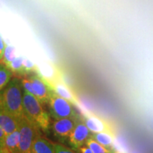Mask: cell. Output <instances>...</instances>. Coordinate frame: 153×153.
Masks as SVG:
<instances>
[{"label": "cell", "mask_w": 153, "mask_h": 153, "mask_svg": "<svg viewBox=\"0 0 153 153\" xmlns=\"http://www.w3.org/2000/svg\"><path fill=\"white\" fill-rule=\"evenodd\" d=\"M4 149V148H3V147L0 146V153H2L3 152Z\"/></svg>", "instance_id": "24"}, {"label": "cell", "mask_w": 153, "mask_h": 153, "mask_svg": "<svg viewBox=\"0 0 153 153\" xmlns=\"http://www.w3.org/2000/svg\"><path fill=\"white\" fill-rule=\"evenodd\" d=\"M85 145L91 149V150L92 151L93 153H114L115 152V150H113V149L107 148L106 147L103 146L100 143L96 141L91 137V135L86 141Z\"/></svg>", "instance_id": "14"}, {"label": "cell", "mask_w": 153, "mask_h": 153, "mask_svg": "<svg viewBox=\"0 0 153 153\" xmlns=\"http://www.w3.org/2000/svg\"><path fill=\"white\" fill-rule=\"evenodd\" d=\"M30 153H55L53 143L39 135L34 140Z\"/></svg>", "instance_id": "10"}, {"label": "cell", "mask_w": 153, "mask_h": 153, "mask_svg": "<svg viewBox=\"0 0 153 153\" xmlns=\"http://www.w3.org/2000/svg\"><path fill=\"white\" fill-rule=\"evenodd\" d=\"M91 137L103 146L107 148L112 149L115 137L114 135L106 133H96L91 134Z\"/></svg>", "instance_id": "12"}, {"label": "cell", "mask_w": 153, "mask_h": 153, "mask_svg": "<svg viewBox=\"0 0 153 153\" xmlns=\"http://www.w3.org/2000/svg\"><path fill=\"white\" fill-rule=\"evenodd\" d=\"M21 82H22V85L23 87V89H24V91H27V92L31 94L34 96V91H33V89L32 87L31 83H30L29 79L28 77H25V78H22L21 79Z\"/></svg>", "instance_id": "19"}, {"label": "cell", "mask_w": 153, "mask_h": 153, "mask_svg": "<svg viewBox=\"0 0 153 153\" xmlns=\"http://www.w3.org/2000/svg\"><path fill=\"white\" fill-rule=\"evenodd\" d=\"M2 153H11L10 152H9V151L7 150V148H4V150H3V152Z\"/></svg>", "instance_id": "23"}, {"label": "cell", "mask_w": 153, "mask_h": 153, "mask_svg": "<svg viewBox=\"0 0 153 153\" xmlns=\"http://www.w3.org/2000/svg\"><path fill=\"white\" fill-rule=\"evenodd\" d=\"M32 87L33 89L34 96L42 104H48L54 92V88L47 80L37 74H32L28 76Z\"/></svg>", "instance_id": "5"}, {"label": "cell", "mask_w": 153, "mask_h": 153, "mask_svg": "<svg viewBox=\"0 0 153 153\" xmlns=\"http://www.w3.org/2000/svg\"><path fill=\"white\" fill-rule=\"evenodd\" d=\"M13 72L3 63L0 62V91L11 81L13 76Z\"/></svg>", "instance_id": "13"}, {"label": "cell", "mask_w": 153, "mask_h": 153, "mask_svg": "<svg viewBox=\"0 0 153 153\" xmlns=\"http://www.w3.org/2000/svg\"><path fill=\"white\" fill-rule=\"evenodd\" d=\"M19 121L10 114L0 110V128L6 135L12 133L19 128Z\"/></svg>", "instance_id": "9"}, {"label": "cell", "mask_w": 153, "mask_h": 153, "mask_svg": "<svg viewBox=\"0 0 153 153\" xmlns=\"http://www.w3.org/2000/svg\"></svg>", "instance_id": "27"}, {"label": "cell", "mask_w": 153, "mask_h": 153, "mask_svg": "<svg viewBox=\"0 0 153 153\" xmlns=\"http://www.w3.org/2000/svg\"><path fill=\"white\" fill-rule=\"evenodd\" d=\"M114 153H123V152H116V151H115Z\"/></svg>", "instance_id": "25"}, {"label": "cell", "mask_w": 153, "mask_h": 153, "mask_svg": "<svg viewBox=\"0 0 153 153\" xmlns=\"http://www.w3.org/2000/svg\"><path fill=\"white\" fill-rule=\"evenodd\" d=\"M84 121L92 133H106L115 136V131L109 123L95 116H87Z\"/></svg>", "instance_id": "8"}, {"label": "cell", "mask_w": 153, "mask_h": 153, "mask_svg": "<svg viewBox=\"0 0 153 153\" xmlns=\"http://www.w3.org/2000/svg\"><path fill=\"white\" fill-rule=\"evenodd\" d=\"M50 116L55 120L66 118H79L73 104L53 92L48 103Z\"/></svg>", "instance_id": "3"}, {"label": "cell", "mask_w": 153, "mask_h": 153, "mask_svg": "<svg viewBox=\"0 0 153 153\" xmlns=\"http://www.w3.org/2000/svg\"><path fill=\"white\" fill-rule=\"evenodd\" d=\"M91 134L92 133L86 126L84 120L80 118L68 137V144L72 150L76 151L85 145L86 141L91 137Z\"/></svg>", "instance_id": "6"}, {"label": "cell", "mask_w": 153, "mask_h": 153, "mask_svg": "<svg viewBox=\"0 0 153 153\" xmlns=\"http://www.w3.org/2000/svg\"><path fill=\"white\" fill-rule=\"evenodd\" d=\"M19 141H20V133H19V129L18 128L12 133L6 135L5 148L11 153H20Z\"/></svg>", "instance_id": "11"}, {"label": "cell", "mask_w": 153, "mask_h": 153, "mask_svg": "<svg viewBox=\"0 0 153 153\" xmlns=\"http://www.w3.org/2000/svg\"><path fill=\"white\" fill-rule=\"evenodd\" d=\"M6 66L10 69L13 73L16 72V73L23 74L28 72V68L26 64H24L22 59L19 57H15L14 60Z\"/></svg>", "instance_id": "16"}, {"label": "cell", "mask_w": 153, "mask_h": 153, "mask_svg": "<svg viewBox=\"0 0 153 153\" xmlns=\"http://www.w3.org/2000/svg\"><path fill=\"white\" fill-rule=\"evenodd\" d=\"M53 88H54L55 92L57 95L65 99L66 100L70 101L72 104H76V101L75 97L72 95L71 91L69 90L65 86L63 85H56L53 87Z\"/></svg>", "instance_id": "15"}, {"label": "cell", "mask_w": 153, "mask_h": 153, "mask_svg": "<svg viewBox=\"0 0 153 153\" xmlns=\"http://www.w3.org/2000/svg\"><path fill=\"white\" fill-rule=\"evenodd\" d=\"M23 107L24 116L40 131L48 134L51 128L50 115L43 108L42 104L35 96L24 90Z\"/></svg>", "instance_id": "2"}, {"label": "cell", "mask_w": 153, "mask_h": 153, "mask_svg": "<svg viewBox=\"0 0 153 153\" xmlns=\"http://www.w3.org/2000/svg\"><path fill=\"white\" fill-rule=\"evenodd\" d=\"M55 153H76L72 149L67 148L64 145L60 143H53Z\"/></svg>", "instance_id": "18"}, {"label": "cell", "mask_w": 153, "mask_h": 153, "mask_svg": "<svg viewBox=\"0 0 153 153\" xmlns=\"http://www.w3.org/2000/svg\"><path fill=\"white\" fill-rule=\"evenodd\" d=\"M5 137L6 134L4 131L0 128V146L5 148Z\"/></svg>", "instance_id": "21"}, {"label": "cell", "mask_w": 153, "mask_h": 153, "mask_svg": "<svg viewBox=\"0 0 153 153\" xmlns=\"http://www.w3.org/2000/svg\"><path fill=\"white\" fill-rule=\"evenodd\" d=\"M1 60V56H0V61Z\"/></svg>", "instance_id": "26"}, {"label": "cell", "mask_w": 153, "mask_h": 153, "mask_svg": "<svg viewBox=\"0 0 153 153\" xmlns=\"http://www.w3.org/2000/svg\"><path fill=\"white\" fill-rule=\"evenodd\" d=\"M76 152H77L78 153H93L92 151L91 150V149L89 148V147H87L86 145L82 146L81 148L78 149Z\"/></svg>", "instance_id": "22"}, {"label": "cell", "mask_w": 153, "mask_h": 153, "mask_svg": "<svg viewBox=\"0 0 153 153\" xmlns=\"http://www.w3.org/2000/svg\"><path fill=\"white\" fill-rule=\"evenodd\" d=\"M22 88L21 79L14 77L0 91V110L10 114L19 121L25 116Z\"/></svg>", "instance_id": "1"}, {"label": "cell", "mask_w": 153, "mask_h": 153, "mask_svg": "<svg viewBox=\"0 0 153 153\" xmlns=\"http://www.w3.org/2000/svg\"><path fill=\"white\" fill-rule=\"evenodd\" d=\"M79 118H66L61 119L55 120L51 126L53 133L55 137L61 143H65L76 126Z\"/></svg>", "instance_id": "7"}, {"label": "cell", "mask_w": 153, "mask_h": 153, "mask_svg": "<svg viewBox=\"0 0 153 153\" xmlns=\"http://www.w3.org/2000/svg\"><path fill=\"white\" fill-rule=\"evenodd\" d=\"M7 45L6 44V43L4 41V40L1 38V36H0V56H1V59L4 56V53L5 49L7 48Z\"/></svg>", "instance_id": "20"}, {"label": "cell", "mask_w": 153, "mask_h": 153, "mask_svg": "<svg viewBox=\"0 0 153 153\" xmlns=\"http://www.w3.org/2000/svg\"><path fill=\"white\" fill-rule=\"evenodd\" d=\"M16 57L14 53V49L12 47L9 46L7 45L6 48L4 53V56L1 59V60L0 61V62L3 63L5 65H7L9 63H10Z\"/></svg>", "instance_id": "17"}, {"label": "cell", "mask_w": 153, "mask_h": 153, "mask_svg": "<svg viewBox=\"0 0 153 153\" xmlns=\"http://www.w3.org/2000/svg\"><path fill=\"white\" fill-rule=\"evenodd\" d=\"M19 129L20 133L19 152L30 153L32 144L37 136L41 135V131L25 116L19 120Z\"/></svg>", "instance_id": "4"}]
</instances>
